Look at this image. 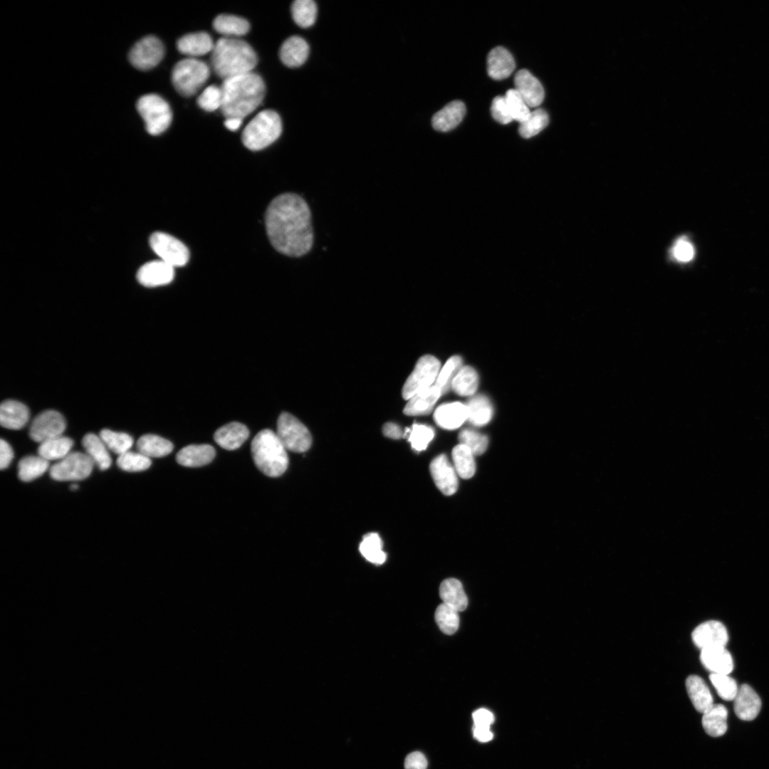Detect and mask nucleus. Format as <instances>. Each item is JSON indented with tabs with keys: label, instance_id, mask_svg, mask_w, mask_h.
Listing matches in <instances>:
<instances>
[{
	"label": "nucleus",
	"instance_id": "nucleus-41",
	"mask_svg": "<svg viewBox=\"0 0 769 769\" xmlns=\"http://www.w3.org/2000/svg\"><path fill=\"white\" fill-rule=\"evenodd\" d=\"M434 436V429L425 424H414L404 430V438L407 439L412 448L417 451L425 450Z\"/></svg>",
	"mask_w": 769,
	"mask_h": 769
},
{
	"label": "nucleus",
	"instance_id": "nucleus-56",
	"mask_svg": "<svg viewBox=\"0 0 769 769\" xmlns=\"http://www.w3.org/2000/svg\"><path fill=\"white\" fill-rule=\"evenodd\" d=\"M474 725L490 726L494 721L493 714L486 708H479L473 714Z\"/></svg>",
	"mask_w": 769,
	"mask_h": 769
},
{
	"label": "nucleus",
	"instance_id": "nucleus-46",
	"mask_svg": "<svg viewBox=\"0 0 769 769\" xmlns=\"http://www.w3.org/2000/svg\"><path fill=\"white\" fill-rule=\"evenodd\" d=\"M116 464L122 470L127 472H139L147 470L151 466L150 458L142 454L133 451H127L119 455Z\"/></svg>",
	"mask_w": 769,
	"mask_h": 769
},
{
	"label": "nucleus",
	"instance_id": "nucleus-14",
	"mask_svg": "<svg viewBox=\"0 0 769 769\" xmlns=\"http://www.w3.org/2000/svg\"><path fill=\"white\" fill-rule=\"evenodd\" d=\"M694 644L701 649L726 647L728 641L726 627L719 621L708 620L698 625L691 633Z\"/></svg>",
	"mask_w": 769,
	"mask_h": 769
},
{
	"label": "nucleus",
	"instance_id": "nucleus-37",
	"mask_svg": "<svg viewBox=\"0 0 769 769\" xmlns=\"http://www.w3.org/2000/svg\"><path fill=\"white\" fill-rule=\"evenodd\" d=\"M49 461L40 456H26L18 464V476L24 482L32 481L50 469Z\"/></svg>",
	"mask_w": 769,
	"mask_h": 769
},
{
	"label": "nucleus",
	"instance_id": "nucleus-29",
	"mask_svg": "<svg viewBox=\"0 0 769 769\" xmlns=\"http://www.w3.org/2000/svg\"><path fill=\"white\" fill-rule=\"evenodd\" d=\"M685 685L688 696L698 712L703 713L713 704L709 688L701 677L690 675L686 678Z\"/></svg>",
	"mask_w": 769,
	"mask_h": 769
},
{
	"label": "nucleus",
	"instance_id": "nucleus-34",
	"mask_svg": "<svg viewBox=\"0 0 769 769\" xmlns=\"http://www.w3.org/2000/svg\"><path fill=\"white\" fill-rule=\"evenodd\" d=\"M73 441L65 436H59L41 443L38 455L47 461L61 460L71 452Z\"/></svg>",
	"mask_w": 769,
	"mask_h": 769
},
{
	"label": "nucleus",
	"instance_id": "nucleus-25",
	"mask_svg": "<svg viewBox=\"0 0 769 769\" xmlns=\"http://www.w3.org/2000/svg\"><path fill=\"white\" fill-rule=\"evenodd\" d=\"M29 419V410L23 403L9 399L0 407V423L6 429L19 430L23 428Z\"/></svg>",
	"mask_w": 769,
	"mask_h": 769
},
{
	"label": "nucleus",
	"instance_id": "nucleus-26",
	"mask_svg": "<svg viewBox=\"0 0 769 769\" xmlns=\"http://www.w3.org/2000/svg\"><path fill=\"white\" fill-rule=\"evenodd\" d=\"M309 53V46L300 36H293L287 38L281 45L279 57L282 63L288 67L300 66L306 61Z\"/></svg>",
	"mask_w": 769,
	"mask_h": 769
},
{
	"label": "nucleus",
	"instance_id": "nucleus-32",
	"mask_svg": "<svg viewBox=\"0 0 769 769\" xmlns=\"http://www.w3.org/2000/svg\"><path fill=\"white\" fill-rule=\"evenodd\" d=\"M439 595L443 603L458 612L464 611L468 605V599L462 584L455 578L444 580L439 587Z\"/></svg>",
	"mask_w": 769,
	"mask_h": 769
},
{
	"label": "nucleus",
	"instance_id": "nucleus-55",
	"mask_svg": "<svg viewBox=\"0 0 769 769\" xmlns=\"http://www.w3.org/2000/svg\"><path fill=\"white\" fill-rule=\"evenodd\" d=\"M14 458V451L9 444L3 439L0 441V469L8 468Z\"/></svg>",
	"mask_w": 769,
	"mask_h": 769
},
{
	"label": "nucleus",
	"instance_id": "nucleus-3",
	"mask_svg": "<svg viewBox=\"0 0 769 769\" xmlns=\"http://www.w3.org/2000/svg\"><path fill=\"white\" fill-rule=\"evenodd\" d=\"M210 61L215 74L226 80L252 72L257 65L258 57L246 41L222 37L214 44Z\"/></svg>",
	"mask_w": 769,
	"mask_h": 769
},
{
	"label": "nucleus",
	"instance_id": "nucleus-48",
	"mask_svg": "<svg viewBox=\"0 0 769 769\" xmlns=\"http://www.w3.org/2000/svg\"><path fill=\"white\" fill-rule=\"evenodd\" d=\"M709 679L718 696L726 701H733L738 687L736 681L729 674H711Z\"/></svg>",
	"mask_w": 769,
	"mask_h": 769
},
{
	"label": "nucleus",
	"instance_id": "nucleus-60",
	"mask_svg": "<svg viewBox=\"0 0 769 769\" xmlns=\"http://www.w3.org/2000/svg\"><path fill=\"white\" fill-rule=\"evenodd\" d=\"M78 488V486L76 485V484H73V485L70 486V489L73 490V491L76 490Z\"/></svg>",
	"mask_w": 769,
	"mask_h": 769
},
{
	"label": "nucleus",
	"instance_id": "nucleus-13",
	"mask_svg": "<svg viewBox=\"0 0 769 769\" xmlns=\"http://www.w3.org/2000/svg\"><path fill=\"white\" fill-rule=\"evenodd\" d=\"M66 428L63 416L57 411L49 409L38 414L29 429L31 439L39 444L61 436Z\"/></svg>",
	"mask_w": 769,
	"mask_h": 769
},
{
	"label": "nucleus",
	"instance_id": "nucleus-19",
	"mask_svg": "<svg viewBox=\"0 0 769 769\" xmlns=\"http://www.w3.org/2000/svg\"><path fill=\"white\" fill-rule=\"evenodd\" d=\"M700 660L711 674H729L733 669V658L725 647L701 649Z\"/></svg>",
	"mask_w": 769,
	"mask_h": 769
},
{
	"label": "nucleus",
	"instance_id": "nucleus-15",
	"mask_svg": "<svg viewBox=\"0 0 769 769\" xmlns=\"http://www.w3.org/2000/svg\"><path fill=\"white\" fill-rule=\"evenodd\" d=\"M429 470L437 488L446 496L454 494L458 488L457 473L444 454L435 457Z\"/></svg>",
	"mask_w": 769,
	"mask_h": 769
},
{
	"label": "nucleus",
	"instance_id": "nucleus-31",
	"mask_svg": "<svg viewBox=\"0 0 769 769\" xmlns=\"http://www.w3.org/2000/svg\"><path fill=\"white\" fill-rule=\"evenodd\" d=\"M702 714V726L708 735L718 737L725 734L728 728V711L723 705L713 703Z\"/></svg>",
	"mask_w": 769,
	"mask_h": 769
},
{
	"label": "nucleus",
	"instance_id": "nucleus-18",
	"mask_svg": "<svg viewBox=\"0 0 769 769\" xmlns=\"http://www.w3.org/2000/svg\"><path fill=\"white\" fill-rule=\"evenodd\" d=\"M733 701L735 713L743 721L753 720L761 708L759 696L748 684H743L738 688Z\"/></svg>",
	"mask_w": 769,
	"mask_h": 769
},
{
	"label": "nucleus",
	"instance_id": "nucleus-47",
	"mask_svg": "<svg viewBox=\"0 0 769 769\" xmlns=\"http://www.w3.org/2000/svg\"><path fill=\"white\" fill-rule=\"evenodd\" d=\"M461 364L462 359L461 357L455 355L450 357L443 367L440 369L434 384L439 388L442 394L446 393L449 388L451 387L454 377L462 367Z\"/></svg>",
	"mask_w": 769,
	"mask_h": 769
},
{
	"label": "nucleus",
	"instance_id": "nucleus-53",
	"mask_svg": "<svg viewBox=\"0 0 769 769\" xmlns=\"http://www.w3.org/2000/svg\"><path fill=\"white\" fill-rule=\"evenodd\" d=\"M491 112L493 119L501 124L506 125L513 120L508 110L505 96L498 95L493 98Z\"/></svg>",
	"mask_w": 769,
	"mask_h": 769
},
{
	"label": "nucleus",
	"instance_id": "nucleus-24",
	"mask_svg": "<svg viewBox=\"0 0 769 769\" xmlns=\"http://www.w3.org/2000/svg\"><path fill=\"white\" fill-rule=\"evenodd\" d=\"M465 114L466 106L462 101H451L434 115L432 127L437 131H449L462 121Z\"/></svg>",
	"mask_w": 769,
	"mask_h": 769
},
{
	"label": "nucleus",
	"instance_id": "nucleus-9",
	"mask_svg": "<svg viewBox=\"0 0 769 769\" xmlns=\"http://www.w3.org/2000/svg\"><path fill=\"white\" fill-rule=\"evenodd\" d=\"M440 367V362L432 355L420 357L402 387V397L409 400L418 392L434 385Z\"/></svg>",
	"mask_w": 769,
	"mask_h": 769
},
{
	"label": "nucleus",
	"instance_id": "nucleus-2",
	"mask_svg": "<svg viewBox=\"0 0 769 769\" xmlns=\"http://www.w3.org/2000/svg\"><path fill=\"white\" fill-rule=\"evenodd\" d=\"M221 90L223 115L243 120L262 103L266 85L258 74L250 72L224 80Z\"/></svg>",
	"mask_w": 769,
	"mask_h": 769
},
{
	"label": "nucleus",
	"instance_id": "nucleus-58",
	"mask_svg": "<svg viewBox=\"0 0 769 769\" xmlns=\"http://www.w3.org/2000/svg\"><path fill=\"white\" fill-rule=\"evenodd\" d=\"M473 733L474 738L480 742H488L493 738L490 726L474 725Z\"/></svg>",
	"mask_w": 769,
	"mask_h": 769
},
{
	"label": "nucleus",
	"instance_id": "nucleus-44",
	"mask_svg": "<svg viewBox=\"0 0 769 769\" xmlns=\"http://www.w3.org/2000/svg\"><path fill=\"white\" fill-rule=\"evenodd\" d=\"M456 610L444 603L440 604L435 611V621L442 632L451 635L459 629V616Z\"/></svg>",
	"mask_w": 769,
	"mask_h": 769
},
{
	"label": "nucleus",
	"instance_id": "nucleus-54",
	"mask_svg": "<svg viewBox=\"0 0 769 769\" xmlns=\"http://www.w3.org/2000/svg\"><path fill=\"white\" fill-rule=\"evenodd\" d=\"M427 760L423 753L414 751L408 754L404 760L405 769H427Z\"/></svg>",
	"mask_w": 769,
	"mask_h": 769
},
{
	"label": "nucleus",
	"instance_id": "nucleus-27",
	"mask_svg": "<svg viewBox=\"0 0 769 769\" xmlns=\"http://www.w3.org/2000/svg\"><path fill=\"white\" fill-rule=\"evenodd\" d=\"M214 448L209 444H191L179 451L177 462L187 467H199L209 464L215 457Z\"/></svg>",
	"mask_w": 769,
	"mask_h": 769
},
{
	"label": "nucleus",
	"instance_id": "nucleus-49",
	"mask_svg": "<svg viewBox=\"0 0 769 769\" xmlns=\"http://www.w3.org/2000/svg\"><path fill=\"white\" fill-rule=\"evenodd\" d=\"M505 98L513 120L520 123L528 117L530 114L529 107L515 89L507 90Z\"/></svg>",
	"mask_w": 769,
	"mask_h": 769
},
{
	"label": "nucleus",
	"instance_id": "nucleus-43",
	"mask_svg": "<svg viewBox=\"0 0 769 769\" xmlns=\"http://www.w3.org/2000/svg\"><path fill=\"white\" fill-rule=\"evenodd\" d=\"M294 21L302 28L311 26L317 16V6L312 0H295L291 5Z\"/></svg>",
	"mask_w": 769,
	"mask_h": 769
},
{
	"label": "nucleus",
	"instance_id": "nucleus-4",
	"mask_svg": "<svg viewBox=\"0 0 769 769\" xmlns=\"http://www.w3.org/2000/svg\"><path fill=\"white\" fill-rule=\"evenodd\" d=\"M251 451L256 467L268 476H280L288 468L286 449L271 429H263L254 436Z\"/></svg>",
	"mask_w": 769,
	"mask_h": 769
},
{
	"label": "nucleus",
	"instance_id": "nucleus-17",
	"mask_svg": "<svg viewBox=\"0 0 769 769\" xmlns=\"http://www.w3.org/2000/svg\"><path fill=\"white\" fill-rule=\"evenodd\" d=\"M514 83L515 90L529 108H536L542 103L545 96L543 87L528 70H518L515 75Z\"/></svg>",
	"mask_w": 769,
	"mask_h": 769
},
{
	"label": "nucleus",
	"instance_id": "nucleus-6",
	"mask_svg": "<svg viewBox=\"0 0 769 769\" xmlns=\"http://www.w3.org/2000/svg\"><path fill=\"white\" fill-rule=\"evenodd\" d=\"M210 75L209 66L202 61L188 58L178 61L172 68L171 79L177 92L184 97L195 95Z\"/></svg>",
	"mask_w": 769,
	"mask_h": 769
},
{
	"label": "nucleus",
	"instance_id": "nucleus-33",
	"mask_svg": "<svg viewBox=\"0 0 769 769\" xmlns=\"http://www.w3.org/2000/svg\"><path fill=\"white\" fill-rule=\"evenodd\" d=\"M137 449L143 455L159 458L169 454L174 446L169 440L155 434H145L137 441Z\"/></svg>",
	"mask_w": 769,
	"mask_h": 769
},
{
	"label": "nucleus",
	"instance_id": "nucleus-12",
	"mask_svg": "<svg viewBox=\"0 0 769 769\" xmlns=\"http://www.w3.org/2000/svg\"><path fill=\"white\" fill-rule=\"evenodd\" d=\"M164 56L162 42L154 36H147L136 42L129 52L130 63L140 70H148L159 64Z\"/></svg>",
	"mask_w": 769,
	"mask_h": 769
},
{
	"label": "nucleus",
	"instance_id": "nucleus-10",
	"mask_svg": "<svg viewBox=\"0 0 769 769\" xmlns=\"http://www.w3.org/2000/svg\"><path fill=\"white\" fill-rule=\"evenodd\" d=\"M94 463L85 453L70 452L50 467V476L58 481H80L88 478Z\"/></svg>",
	"mask_w": 769,
	"mask_h": 769
},
{
	"label": "nucleus",
	"instance_id": "nucleus-40",
	"mask_svg": "<svg viewBox=\"0 0 769 769\" xmlns=\"http://www.w3.org/2000/svg\"><path fill=\"white\" fill-rule=\"evenodd\" d=\"M478 375L470 366L462 367L454 377L451 388L461 396H471L478 387Z\"/></svg>",
	"mask_w": 769,
	"mask_h": 769
},
{
	"label": "nucleus",
	"instance_id": "nucleus-23",
	"mask_svg": "<svg viewBox=\"0 0 769 769\" xmlns=\"http://www.w3.org/2000/svg\"><path fill=\"white\" fill-rule=\"evenodd\" d=\"M249 430L237 422L228 423L219 428L214 434L215 442L226 450L239 448L249 438Z\"/></svg>",
	"mask_w": 769,
	"mask_h": 769
},
{
	"label": "nucleus",
	"instance_id": "nucleus-42",
	"mask_svg": "<svg viewBox=\"0 0 769 769\" xmlns=\"http://www.w3.org/2000/svg\"><path fill=\"white\" fill-rule=\"evenodd\" d=\"M99 436L108 449L118 456L129 451L134 442L128 434L108 429H102Z\"/></svg>",
	"mask_w": 769,
	"mask_h": 769
},
{
	"label": "nucleus",
	"instance_id": "nucleus-22",
	"mask_svg": "<svg viewBox=\"0 0 769 769\" xmlns=\"http://www.w3.org/2000/svg\"><path fill=\"white\" fill-rule=\"evenodd\" d=\"M434 419L444 429H457L468 419L466 405L457 402L442 404L434 411Z\"/></svg>",
	"mask_w": 769,
	"mask_h": 769
},
{
	"label": "nucleus",
	"instance_id": "nucleus-7",
	"mask_svg": "<svg viewBox=\"0 0 769 769\" xmlns=\"http://www.w3.org/2000/svg\"><path fill=\"white\" fill-rule=\"evenodd\" d=\"M136 107L149 134L160 135L169 127L172 113L169 105L161 96L153 93L142 95Z\"/></svg>",
	"mask_w": 769,
	"mask_h": 769
},
{
	"label": "nucleus",
	"instance_id": "nucleus-1",
	"mask_svg": "<svg viewBox=\"0 0 769 769\" xmlns=\"http://www.w3.org/2000/svg\"><path fill=\"white\" fill-rule=\"evenodd\" d=\"M267 236L273 247L288 256L307 253L313 241L308 205L299 195L285 193L269 204L265 214Z\"/></svg>",
	"mask_w": 769,
	"mask_h": 769
},
{
	"label": "nucleus",
	"instance_id": "nucleus-8",
	"mask_svg": "<svg viewBox=\"0 0 769 769\" xmlns=\"http://www.w3.org/2000/svg\"><path fill=\"white\" fill-rule=\"evenodd\" d=\"M276 434L286 450L293 452L306 451L312 444V437L307 427L288 412H282L278 417Z\"/></svg>",
	"mask_w": 769,
	"mask_h": 769
},
{
	"label": "nucleus",
	"instance_id": "nucleus-16",
	"mask_svg": "<svg viewBox=\"0 0 769 769\" xmlns=\"http://www.w3.org/2000/svg\"><path fill=\"white\" fill-rule=\"evenodd\" d=\"M174 277V267L160 259L145 263L137 273L138 282L149 288L167 285Z\"/></svg>",
	"mask_w": 769,
	"mask_h": 769
},
{
	"label": "nucleus",
	"instance_id": "nucleus-20",
	"mask_svg": "<svg viewBox=\"0 0 769 769\" xmlns=\"http://www.w3.org/2000/svg\"><path fill=\"white\" fill-rule=\"evenodd\" d=\"M515 61L511 53L504 47L497 46L490 51L487 56V72L494 80H503L514 70Z\"/></svg>",
	"mask_w": 769,
	"mask_h": 769
},
{
	"label": "nucleus",
	"instance_id": "nucleus-11",
	"mask_svg": "<svg viewBox=\"0 0 769 769\" xmlns=\"http://www.w3.org/2000/svg\"><path fill=\"white\" fill-rule=\"evenodd\" d=\"M150 245L160 260L174 267L184 266L189 259V251L181 241L164 232L157 231L150 237Z\"/></svg>",
	"mask_w": 769,
	"mask_h": 769
},
{
	"label": "nucleus",
	"instance_id": "nucleus-28",
	"mask_svg": "<svg viewBox=\"0 0 769 769\" xmlns=\"http://www.w3.org/2000/svg\"><path fill=\"white\" fill-rule=\"evenodd\" d=\"M441 394L439 388L434 384L412 397L408 400L403 412L409 416L429 414Z\"/></svg>",
	"mask_w": 769,
	"mask_h": 769
},
{
	"label": "nucleus",
	"instance_id": "nucleus-51",
	"mask_svg": "<svg viewBox=\"0 0 769 769\" xmlns=\"http://www.w3.org/2000/svg\"><path fill=\"white\" fill-rule=\"evenodd\" d=\"M222 93L221 87L211 85L206 87L197 99V105L204 110L212 112L221 108Z\"/></svg>",
	"mask_w": 769,
	"mask_h": 769
},
{
	"label": "nucleus",
	"instance_id": "nucleus-30",
	"mask_svg": "<svg viewBox=\"0 0 769 769\" xmlns=\"http://www.w3.org/2000/svg\"><path fill=\"white\" fill-rule=\"evenodd\" d=\"M85 454L101 471L108 469L112 464L109 449L100 436L93 433L86 434L82 439Z\"/></svg>",
	"mask_w": 769,
	"mask_h": 769
},
{
	"label": "nucleus",
	"instance_id": "nucleus-35",
	"mask_svg": "<svg viewBox=\"0 0 769 769\" xmlns=\"http://www.w3.org/2000/svg\"><path fill=\"white\" fill-rule=\"evenodd\" d=\"M213 27L224 37L240 36L249 32L250 24L246 19L240 16L223 14L214 19Z\"/></svg>",
	"mask_w": 769,
	"mask_h": 769
},
{
	"label": "nucleus",
	"instance_id": "nucleus-45",
	"mask_svg": "<svg viewBox=\"0 0 769 769\" xmlns=\"http://www.w3.org/2000/svg\"><path fill=\"white\" fill-rule=\"evenodd\" d=\"M549 117L545 110L538 108L530 112L528 117L520 123L518 132L521 137L530 138L543 130L548 124Z\"/></svg>",
	"mask_w": 769,
	"mask_h": 769
},
{
	"label": "nucleus",
	"instance_id": "nucleus-5",
	"mask_svg": "<svg viewBox=\"0 0 769 769\" xmlns=\"http://www.w3.org/2000/svg\"><path fill=\"white\" fill-rule=\"evenodd\" d=\"M282 122L279 115L272 110L259 112L245 127L241 135L244 146L258 151L269 146L281 135Z\"/></svg>",
	"mask_w": 769,
	"mask_h": 769
},
{
	"label": "nucleus",
	"instance_id": "nucleus-59",
	"mask_svg": "<svg viewBox=\"0 0 769 769\" xmlns=\"http://www.w3.org/2000/svg\"><path fill=\"white\" fill-rule=\"evenodd\" d=\"M242 122H243L242 119L236 118V117H229V118H226L224 123L225 127L228 130H229L231 131H236L241 125Z\"/></svg>",
	"mask_w": 769,
	"mask_h": 769
},
{
	"label": "nucleus",
	"instance_id": "nucleus-52",
	"mask_svg": "<svg viewBox=\"0 0 769 769\" xmlns=\"http://www.w3.org/2000/svg\"><path fill=\"white\" fill-rule=\"evenodd\" d=\"M672 256L679 262H689L694 256L692 244L684 236L678 239L671 249Z\"/></svg>",
	"mask_w": 769,
	"mask_h": 769
},
{
	"label": "nucleus",
	"instance_id": "nucleus-38",
	"mask_svg": "<svg viewBox=\"0 0 769 769\" xmlns=\"http://www.w3.org/2000/svg\"><path fill=\"white\" fill-rule=\"evenodd\" d=\"M454 467L457 474L463 478H469L476 471L474 454L465 445L459 444L452 450Z\"/></svg>",
	"mask_w": 769,
	"mask_h": 769
},
{
	"label": "nucleus",
	"instance_id": "nucleus-50",
	"mask_svg": "<svg viewBox=\"0 0 769 769\" xmlns=\"http://www.w3.org/2000/svg\"><path fill=\"white\" fill-rule=\"evenodd\" d=\"M460 444L467 446L474 455L484 453L488 446V438L474 430L464 429L459 435Z\"/></svg>",
	"mask_w": 769,
	"mask_h": 769
},
{
	"label": "nucleus",
	"instance_id": "nucleus-21",
	"mask_svg": "<svg viewBox=\"0 0 769 769\" xmlns=\"http://www.w3.org/2000/svg\"><path fill=\"white\" fill-rule=\"evenodd\" d=\"M214 44L208 33L199 31L179 38L177 41V48L181 53L193 58L212 51Z\"/></svg>",
	"mask_w": 769,
	"mask_h": 769
},
{
	"label": "nucleus",
	"instance_id": "nucleus-39",
	"mask_svg": "<svg viewBox=\"0 0 769 769\" xmlns=\"http://www.w3.org/2000/svg\"><path fill=\"white\" fill-rule=\"evenodd\" d=\"M359 550L362 556L372 563L381 565L386 560L387 555L382 550V540L376 533L365 535Z\"/></svg>",
	"mask_w": 769,
	"mask_h": 769
},
{
	"label": "nucleus",
	"instance_id": "nucleus-57",
	"mask_svg": "<svg viewBox=\"0 0 769 769\" xmlns=\"http://www.w3.org/2000/svg\"><path fill=\"white\" fill-rule=\"evenodd\" d=\"M382 432L385 436L391 439H399L404 438V431L398 424L393 422L384 424Z\"/></svg>",
	"mask_w": 769,
	"mask_h": 769
},
{
	"label": "nucleus",
	"instance_id": "nucleus-36",
	"mask_svg": "<svg viewBox=\"0 0 769 769\" xmlns=\"http://www.w3.org/2000/svg\"><path fill=\"white\" fill-rule=\"evenodd\" d=\"M468 420L475 426L488 424L493 416V407L490 400L484 395L471 397L466 404Z\"/></svg>",
	"mask_w": 769,
	"mask_h": 769
}]
</instances>
